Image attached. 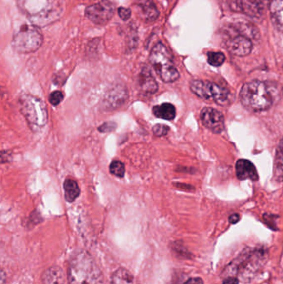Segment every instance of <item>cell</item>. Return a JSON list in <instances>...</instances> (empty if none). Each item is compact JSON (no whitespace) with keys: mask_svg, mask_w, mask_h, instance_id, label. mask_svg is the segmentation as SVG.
<instances>
[{"mask_svg":"<svg viewBox=\"0 0 283 284\" xmlns=\"http://www.w3.org/2000/svg\"><path fill=\"white\" fill-rule=\"evenodd\" d=\"M68 284H104V278L91 253L79 250L68 262Z\"/></svg>","mask_w":283,"mask_h":284,"instance_id":"cell-1","label":"cell"},{"mask_svg":"<svg viewBox=\"0 0 283 284\" xmlns=\"http://www.w3.org/2000/svg\"><path fill=\"white\" fill-rule=\"evenodd\" d=\"M18 8L38 27H44L58 20L63 13V0H17Z\"/></svg>","mask_w":283,"mask_h":284,"instance_id":"cell-2","label":"cell"},{"mask_svg":"<svg viewBox=\"0 0 283 284\" xmlns=\"http://www.w3.org/2000/svg\"><path fill=\"white\" fill-rule=\"evenodd\" d=\"M239 97L244 107L253 111H266L273 104V97L265 83L252 81L243 86Z\"/></svg>","mask_w":283,"mask_h":284,"instance_id":"cell-3","label":"cell"},{"mask_svg":"<svg viewBox=\"0 0 283 284\" xmlns=\"http://www.w3.org/2000/svg\"><path fill=\"white\" fill-rule=\"evenodd\" d=\"M151 66L164 83H174L179 78V73L174 63L172 54L164 44L157 43L149 56Z\"/></svg>","mask_w":283,"mask_h":284,"instance_id":"cell-4","label":"cell"},{"mask_svg":"<svg viewBox=\"0 0 283 284\" xmlns=\"http://www.w3.org/2000/svg\"><path fill=\"white\" fill-rule=\"evenodd\" d=\"M19 109L33 131H39L47 125L48 112L47 106L41 99L30 94L19 97Z\"/></svg>","mask_w":283,"mask_h":284,"instance_id":"cell-5","label":"cell"},{"mask_svg":"<svg viewBox=\"0 0 283 284\" xmlns=\"http://www.w3.org/2000/svg\"><path fill=\"white\" fill-rule=\"evenodd\" d=\"M265 258V251L262 249L249 250L246 253H243L241 257L237 258L234 263L230 264L228 267L229 272L225 274L229 277L238 274L242 279L249 281L262 268Z\"/></svg>","mask_w":283,"mask_h":284,"instance_id":"cell-6","label":"cell"},{"mask_svg":"<svg viewBox=\"0 0 283 284\" xmlns=\"http://www.w3.org/2000/svg\"><path fill=\"white\" fill-rule=\"evenodd\" d=\"M43 43V36L39 27L24 24L19 27L13 34L12 46L18 53H31L36 52Z\"/></svg>","mask_w":283,"mask_h":284,"instance_id":"cell-7","label":"cell"},{"mask_svg":"<svg viewBox=\"0 0 283 284\" xmlns=\"http://www.w3.org/2000/svg\"><path fill=\"white\" fill-rule=\"evenodd\" d=\"M191 92L202 100L213 101L221 106H226L230 102V93L226 88L211 82L193 80L190 82Z\"/></svg>","mask_w":283,"mask_h":284,"instance_id":"cell-8","label":"cell"},{"mask_svg":"<svg viewBox=\"0 0 283 284\" xmlns=\"http://www.w3.org/2000/svg\"><path fill=\"white\" fill-rule=\"evenodd\" d=\"M115 9L114 3L109 0H102L101 2L86 8V16L92 23L104 25L112 19Z\"/></svg>","mask_w":283,"mask_h":284,"instance_id":"cell-9","label":"cell"},{"mask_svg":"<svg viewBox=\"0 0 283 284\" xmlns=\"http://www.w3.org/2000/svg\"><path fill=\"white\" fill-rule=\"evenodd\" d=\"M200 119L204 127L214 133H220L224 131V115L216 109L203 108L200 111Z\"/></svg>","mask_w":283,"mask_h":284,"instance_id":"cell-10","label":"cell"},{"mask_svg":"<svg viewBox=\"0 0 283 284\" xmlns=\"http://www.w3.org/2000/svg\"><path fill=\"white\" fill-rule=\"evenodd\" d=\"M226 47L228 51L234 56L246 57L252 52V43L251 39L238 35L226 42Z\"/></svg>","mask_w":283,"mask_h":284,"instance_id":"cell-11","label":"cell"},{"mask_svg":"<svg viewBox=\"0 0 283 284\" xmlns=\"http://www.w3.org/2000/svg\"><path fill=\"white\" fill-rule=\"evenodd\" d=\"M270 0H242L239 9L252 18H260L270 6Z\"/></svg>","mask_w":283,"mask_h":284,"instance_id":"cell-12","label":"cell"},{"mask_svg":"<svg viewBox=\"0 0 283 284\" xmlns=\"http://www.w3.org/2000/svg\"><path fill=\"white\" fill-rule=\"evenodd\" d=\"M237 177L239 180H251L256 181L258 180V174L254 165L247 160H239L235 165Z\"/></svg>","mask_w":283,"mask_h":284,"instance_id":"cell-13","label":"cell"},{"mask_svg":"<svg viewBox=\"0 0 283 284\" xmlns=\"http://www.w3.org/2000/svg\"><path fill=\"white\" fill-rule=\"evenodd\" d=\"M135 5L144 19L152 22L158 18V9L152 0H136Z\"/></svg>","mask_w":283,"mask_h":284,"instance_id":"cell-14","label":"cell"},{"mask_svg":"<svg viewBox=\"0 0 283 284\" xmlns=\"http://www.w3.org/2000/svg\"><path fill=\"white\" fill-rule=\"evenodd\" d=\"M269 12L276 29L283 33V0H273L269 6Z\"/></svg>","mask_w":283,"mask_h":284,"instance_id":"cell-15","label":"cell"},{"mask_svg":"<svg viewBox=\"0 0 283 284\" xmlns=\"http://www.w3.org/2000/svg\"><path fill=\"white\" fill-rule=\"evenodd\" d=\"M139 85L141 90L145 93H155L158 90V84L156 83V79L154 78L151 72L147 68L141 71L139 75Z\"/></svg>","mask_w":283,"mask_h":284,"instance_id":"cell-16","label":"cell"},{"mask_svg":"<svg viewBox=\"0 0 283 284\" xmlns=\"http://www.w3.org/2000/svg\"><path fill=\"white\" fill-rule=\"evenodd\" d=\"M42 280L44 284H64L65 275L61 268L52 266L43 273Z\"/></svg>","mask_w":283,"mask_h":284,"instance_id":"cell-17","label":"cell"},{"mask_svg":"<svg viewBox=\"0 0 283 284\" xmlns=\"http://www.w3.org/2000/svg\"><path fill=\"white\" fill-rule=\"evenodd\" d=\"M111 284H140L128 269L119 268L112 274Z\"/></svg>","mask_w":283,"mask_h":284,"instance_id":"cell-18","label":"cell"},{"mask_svg":"<svg viewBox=\"0 0 283 284\" xmlns=\"http://www.w3.org/2000/svg\"><path fill=\"white\" fill-rule=\"evenodd\" d=\"M152 113L157 118L172 121L175 118L176 116V109L174 105L170 103H164L154 106L152 108Z\"/></svg>","mask_w":283,"mask_h":284,"instance_id":"cell-19","label":"cell"},{"mask_svg":"<svg viewBox=\"0 0 283 284\" xmlns=\"http://www.w3.org/2000/svg\"><path fill=\"white\" fill-rule=\"evenodd\" d=\"M273 177L278 182L283 181V137L279 142L276 151L273 166Z\"/></svg>","mask_w":283,"mask_h":284,"instance_id":"cell-20","label":"cell"},{"mask_svg":"<svg viewBox=\"0 0 283 284\" xmlns=\"http://www.w3.org/2000/svg\"><path fill=\"white\" fill-rule=\"evenodd\" d=\"M234 29L239 35L246 37L249 39H257L260 37L259 30L251 23H236Z\"/></svg>","mask_w":283,"mask_h":284,"instance_id":"cell-21","label":"cell"},{"mask_svg":"<svg viewBox=\"0 0 283 284\" xmlns=\"http://www.w3.org/2000/svg\"><path fill=\"white\" fill-rule=\"evenodd\" d=\"M65 199L69 203H73L80 195V188L78 183L73 179H67L63 184Z\"/></svg>","mask_w":283,"mask_h":284,"instance_id":"cell-22","label":"cell"},{"mask_svg":"<svg viewBox=\"0 0 283 284\" xmlns=\"http://www.w3.org/2000/svg\"><path fill=\"white\" fill-rule=\"evenodd\" d=\"M126 90L125 88H114L111 90L107 96H106V101H107V105H110L111 106H121V103H124L126 97H119L118 96H121V95H125Z\"/></svg>","mask_w":283,"mask_h":284,"instance_id":"cell-23","label":"cell"},{"mask_svg":"<svg viewBox=\"0 0 283 284\" xmlns=\"http://www.w3.org/2000/svg\"><path fill=\"white\" fill-rule=\"evenodd\" d=\"M110 172L113 176L123 178L125 174V165L120 160H113L109 167Z\"/></svg>","mask_w":283,"mask_h":284,"instance_id":"cell-24","label":"cell"},{"mask_svg":"<svg viewBox=\"0 0 283 284\" xmlns=\"http://www.w3.org/2000/svg\"><path fill=\"white\" fill-rule=\"evenodd\" d=\"M225 62V56L222 52H210L208 53V62L213 67H220Z\"/></svg>","mask_w":283,"mask_h":284,"instance_id":"cell-25","label":"cell"},{"mask_svg":"<svg viewBox=\"0 0 283 284\" xmlns=\"http://www.w3.org/2000/svg\"><path fill=\"white\" fill-rule=\"evenodd\" d=\"M64 99V94L61 91H55L51 93L49 96V102L52 106H57Z\"/></svg>","mask_w":283,"mask_h":284,"instance_id":"cell-26","label":"cell"},{"mask_svg":"<svg viewBox=\"0 0 283 284\" xmlns=\"http://www.w3.org/2000/svg\"><path fill=\"white\" fill-rule=\"evenodd\" d=\"M169 132V127L166 125L156 124L152 127V132L156 137H164Z\"/></svg>","mask_w":283,"mask_h":284,"instance_id":"cell-27","label":"cell"},{"mask_svg":"<svg viewBox=\"0 0 283 284\" xmlns=\"http://www.w3.org/2000/svg\"><path fill=\"white\" fill-rule=\"evenodd\" d=\"M118 15L122 20H128L131 17V10L130 8L121 7V8H118Z\"/></svg>","mask_w":283,"mask_h":284,"instance_id":"cell-28","label":"cell"},{"mask_svg":"<svg viewBox=\"0 0 283 284\" xmlns=\"http://www.w3.org/2000/svg\"><path fill=\"white\" fill-rule=\"evenodd\" d=\"M116 127H117V125L113 122H106L104 124H102L101 127H99L98 130L99 132H109L111 131H113Z\"/></svg>","mask_w":283,"mask_h":284,"instance_id":"cell-29","label":"cell"},{"mask_svg":"<svg viewBox=\"0 0 283 284\" xmlns=\"http://www.w3.org/2000/svg\"><path fill=\"white\" fill-rule=\"evenodd\" d=\"M239 279L234 276L227 277L223 281V284H239Z\"/></svg>","mask_w":283,"mask_h":284,"instance_id":"cell-30","label":"cell"},{"mask_svg":"<svg viewBox=\"0 0 283 284\" xmlns=\"http://www.w3.org/2000/svg\"><path fill=\"white\" fill-rule=\"evenodd\" d=\"M185 284H204L203 281L200 278H191L185 282Z\"/></svg>","mask_w":283,"mask_h":284,"instance_id":"cell-31","label":"cell"},{"mask_svg":"<svg viewBox=\"0 0 283 284\" xmlns=\"http://www.w3.org/2000/svg\"><path fill=\"white\" fill-rule=\"evenodd\" d=\"M239 220H240V216L238 214L230 215L229 218V222L231 224H236V223L239 222Z\"/></svg>","mask_w":283,"mask_h":284,"instance_id":"cell-32","label":"cell"}]
</instances>
